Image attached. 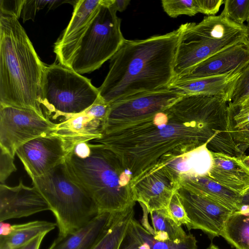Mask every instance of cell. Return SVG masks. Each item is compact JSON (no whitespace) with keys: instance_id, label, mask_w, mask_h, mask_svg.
I'll return each mask as SVG.
<instances>
[{"instance_id":"cell-31","label":"cell","mask_w":249,"mask_h":249,"mask_svg":"<svg viewBox=\"0 0 249 249\" xmlns=\"http://www.w3.org/2000/svg\"><path fill=\"white\" fill-rule=\"evenodd\" d=\"M249 97V63L242 71L236 81L232 94L229 107L232 109L237 108Z\"/></svg>"},{"instance_id":"cell-13","label":"cell","mask_w":249,"mask_h":249,"mask_svg":"<svg viewBox=\"0 0 249 249\" xmlns=\"http://www.w3.org/2000/svg\"><path fill=\"white\" fill-rule=\"evenodd\" d=\"M109 107V104L98 96L85 111L57 123L53 133L72 146L79 142H89L100 138Z\"/></svg>"},{"instance_id":"cell-24","label":"cell","mask_w":249,"mask_h":249,"mask_svg":"<svg viewBox=\"0 0 249 249\" xmlns=\"http://www.w3.org/2000/svg\"><path fill=\"white\" fill-rule=\"evenodd\" d=\"M221 236L236 249H249V208L233 212Z\"/></svg>"},{"instance_id":"cell-27","label":"cell","mask_w":249,"mask_h":249,"mask_svg":"<svg viewBox=\"0 0 249 249\" xmlns=\"http://www.w3.org/2000/svg\"><path fill=\"white\" fill-rule=\"evenodd\" d=\"M134 206L117 213L102 237L92 249H119L131 220L134 218Z\"/></svg>"},{"instance_id":"cell-7","label":"cell","mask_w":249,"mask_h":249,"mask_svg":"<svg viewBox=\"0 0 249 249\" xmlns=\"http://www.w3.org/2000/svg\"><path fill=\"white\" fill-rule=\"evenodd\" d=\"M181 25L174 65L175 79L217 53L247 40L246 25L231 21L223 12L205 17L198 23Z\"/></svg>"},{"instance_id":"cell-9","label":"cell","mask_w":249,"mask_h":249,"mask_svg":"<svg viewBox=\"0 0 249 249\" xmlns=\"http://www.w3.org/2000/svg\"><path fill=\"white\" fill-rule=\"evenodd\" d=\"M56 125L33 109L0 105V148L15 157L20 146L53 132Z\"/></svg>"},{"instance_id":"cell-37","label":"cell","mask_w":249,"mask_h":249,"mask_svg":"<svg viewBox=\"0 0 249 249\" xmlns=\"http://www.w3.org/2000/svg\"><path fill=\"white\" fill-rule=\"evenodd\" d=\"M71 152L76 156L84 158L89 155L90 147L89 142H82L75 144Z\"/></svg>"},{"instance_id":"cell-35","label":"cell","mask_w":249,"mask_h":249,"mask_svg":"<svg viewBox=\"0 0 249 249\" xmlns=\"http://www.w3.org/2000/svg\"><path fill=\"white\" fill-rule=\"evenodd\" d=\"M49 0H25L21 13L23 22L31 19L34 20L37 10L48 6Z\"/></svg>"},{"instance_id":"cell-41","label":"cell","mask_w":249,"mask_h":249,"mask_svg":"<svg viewBox=\"0 0 249 249\" xmlns=\"http://www.w3.org/2000/svg\"><path fill=\"white\" fill-rule=\"evenodd\" d=\"M12 225L4 222H0V237L6 236L9 235L11 231Z\"/></svg>"},{"instance_id":"cell-8","label":"cell","mask_w":249,"mask_h":249,"mask_svg":"<svg viewBox=\"0 0 249 249\" xmlns=\"http://www.w3.org/2000/svg\"><path fill=\"white\" fill-rule=\"evenodd\" d=\"M99 94L89 79L61 63L44 66L38 103L50 120L63 121L85 111Z\"/></svg>"},{"instance_id":"cell-20","label":"cell","mask_w":249,"mask_h":249,"mask_svg":"<svg viewBox=\"0 0 249 249\" xmlns=\"http://www.w3.org/2000/svg\"><path fill=\"white\" fill-rule=\"evenodd\" d=\"M117 213H99L80 229L55 239L48 249H92L110 225Z\"/></svg>"},{"instance_id":"cell-34","label":"cell","mask_w":249,"mask_h":249,"mask_svg":"<svg viewBox=\"0 0 249 249\" xmlns=\"http://www.w3.org/2000/svg\"><path fill=\"white\" fill-rule=\"evenodd\" d=\"M25 0H0V14L14 16L18 18L21 15Z\"/></svg>"},{"instance_id":"cell-38","label":"cell","mask_w":249,"mask_h":249,"mask_svg":"<svg viewBox=\"0 0 249 249\" xmlns=\"http://www.w3.org/2000/svg\"><path fill=\"white\" fill-rule=\"evenodd\" d=\"M119 249H139L134 237L128 228Z\"/></svg>"},{"instance_id":"cell-3","label":"cell","mask_w":249,"mask_h":249,"mask_svg":"<svg viewBox=\"0 0 249 249\" xmlns=\"http://www.w3.org/2000/svg\"><path fill=\"white\" fill-rule=\"evenodd\" d=\"M44 66L18 18L0 14V105L44 115L38 101Z\"/></svg>"},{"instance_id":"cell-43","label":"cell","mask_w":249,"mask_h":249,"mask_svg":"<svg viewBox=\"0 0 249 249\" xmlns=\"http://www.w3.org/2000/svg\"><path fill=\"white\" fill-rule=\"evenodd\" d=\"M240 208H249V189L241 196Z\"/></svg>"},{"instance_id":"cell-4","label":"cell","mask_w":249,"mask_h":249,"mask_svg":"<svg viewBox=\"0 0 249 249\" xmlns=\"http://www.w3.org/2000/svg\"><path fill=\"white\" fill-rule=\"evenodd\" d=\"M90 152L84 158L71 151L65 163L75 179L96 203L99 213H120L134 206L132 176L111 151L89 142Z\"/></svg>"},{"instance_id":"cell-28","label":"cell","mask_w":249,"mask_h":249,"mask_svg":"<svg viewBox=\"0 0 249 249\" xmlns=\"http://www.w3.org/2000/svg\"><path fill=\"white\" fill-rule=\"evenodd\" d=\"M233 111L231 134L234 142L244 154L249 149V114Z\"/></svg>"},{"instance_id":"cell-45","label":"cell","mask_w":249,"mask_h":249,"mask_svg":"<svg viewBox=\"0 0 249 249\" xmlns=\"http://www.w3.org/2000/svg\"><path fill=\"white\" fill-rule=\"evenodd\" d=\"M247 29V41L249 43V18L247 21V24L246 25Z\"/></svg>"},{"instance_id":"cell-40","label":"cell","mask_w":249,"mask_h":249,"mask_svg":"<svg viewBox=\"0 0 249 249\" xmlns=\"http://www.w3.org/2000/svg\"><path fill=\"white\" fill-rule=\"evenodd\" d=\"M130 2L129 0H113V6L116 11L123 12L126 8Z\"/></svg>"},{"instance_id":"cell-17","label":"cell","mask_w":249,"mask_h":249,"mask_svg":"<svg viewBox=\"0 0 249 249\" xmlns=\"http://www.w3.org/2000/svg\"><path fill=\"white\" fill-rule=\"evenodd\" d=\"M136 201L143 205L149 213L168 209L178 188L169 177L160 169L147 172L132 185Z\"/></svg>"},{"instance_id":"cell-10","label":"cell","mask_w":249,"mask_h":249,"mask_svg":"<svg viewBox=\"0 0 249 249\" xmlns=\"http://www.w3.org/2000/svg\"><path fill=\"white\" fill-rule=\"evenodd\" d=\"M184 95L180 91L167 88L112 102L109 104L103 130L112 125L144 118L163 110Z\"/></svg>"},{"instance_id":"cell-14","label":"cell","mask_w":249,"mask_h":249,"mask_svg":"<svg viewBox=\"0 0 249 249\" xmlns=\"http://www.w3.org/2000/svg\"><path fill=\"white\" fill-rule=\"evenodd\" d=\"M48 210L47 201L35 186H26L22 180L15 187L0 184V222Z\"/></svg>"},{"instance_id":"cell-44","label":"cell","mask_w":249,"mask_h":249,"mask_svg":"<svg viewBox=\"0 0 249 249\" xmlns=\"http://www.w3.org/2000/svg\"><path fill=\"white\" fill-rule=\"evenodd\" d=\"M239 158L243 164L249 170V155L245 154Z\"/></svg>"},{"instance_id":"cell-1","label":"cell","mask_w":249,"mask_h":249,"mask_svg":"<svg viewBox=\"0 0 249 249\" xmlns=\"http://www.w3.org/2000/svg\"><path fill=\"white\" fill-rule=\"evenodd\" d=\"M231 116L222 98L184 95L163 110L107 127L90 142L117 156L131 174L132 186L163 155L194 150L230 131Z\"/></svg>"},{"instance_id":"cell-21","label":"cell","mask_w":249,"mask_h":249,"mask_svg":"<svg viewBox=\"0 0 249 249\" xmlns=\"http://www.w3.org/2000/svg\"><path fill=\"white\" fill-rule=\"evenodd\" d=\"M179 187L213 200L233 212L241 209V196L220 185L206 174L181 177Z\"/></svg>"},{"instance_id":"cell-33","label":"cell","mask_w":249,"mask_h":249,"mask_svg":"<svg viewBox=\"0 0 249 249\" xmlns=\"http://www.w3.org/2000/svg\"><path fill=\"white\" fill-rule=\"evenodd\" d=\"M0 182L4 184L10 175L17 170L14 164V157L3 149L0 148Z\"/></svg>"},{"instance_id":"cell-39","label":"cell","mask_w":249,"mask_h":249,"mask_svg":"<svg viewBox=\"0 0 249 249\" xmlns=\"http://www.w3.org/2000/svg\"><path fill=\"white\" fill-rule=\"evenodd\" d=\"M46 234H42L36 236L28 242L15 249H39L43 239Z\"/></svg>"},{"instance_id":"cell-5","label":"cell","mask_w":249,"mask_h":249,"mask_svg":"<svg viewBox=\"0 0 249 249\" xmlns=\"http://www.w3.org/2000/svg\"><path fill=\"white\" fill-rule=\"evenodd\" d=\"M113 0H102L87 25L71 40L54 45L59 63L82 74L110 60L125 39Z\"/></svg>"},{"instance_id":"cell-46","label":"cell","mask_w":249,"mask_h":249,"mask_svg":"<svg viewBox=\"0 0 249 249\" xmlns=\"http://www.w3.org/2000/svg\"><path fill=\"white\" fill-rule=\"evenodd\" d=\"M207 249H219L218 247L211 243Z\"/></svg>"},{"instance_id":"cell-12","label":"cell","mask_w":249,"mask_h":249,"mask_svg":"<svg viewBox=\"0 0 249 249\" xmlns=\"http://www.w3.org/2000/svg\"><path fill=\"white\" fill-rule=\"evenodd\" d=\"M177 191L190 220L187 229L200 230L211 238L221 236L227 220L233 212L183 187H179Z\"/></svg>"},{"instance_id":"cell-22","label":"cell","mask_w":249,"mask_h":249,"mask_svg":"<svg viewBox=\"0 0 249 249\" xmlns=\"http://www.w3.org/2000/svg\"><path fill=\"white\" fill-rule=\"evenodd\" d=\"M56 226V223L44 220L12 225L10 233L0 237V249H15L38 235L47 234Z\"/></svg>"},{"instance_id":"cell-15","label":"cell","mask_w":249,"mask_h":249,"mask_svg":"<svg viewBox=\"0 0 249 249\" xmlns=\"http://www.w3.org/2000/svg\"><path fill=\"white\" fill-rule=\"evenodd\" d=\"M249 63V43L247 40L211 56L173 81L241 72Z\"/></svg>"},{"instance_id":"cell-26","label":"cell","mask_w":249,"mask_h":249,"mask_svg":"<svg viewBox=\"0 0 249 249\" xmlns=\"http://www.w3.org/2000/svg\"><path fill=\"white\" fill-rule=\"evenodd\" d=\"M154 238L159 241H171L179 244L185 241L187 234L181 226H179L171 217L168 209H160L150 213Z\"/></svg>"},{"instance_id":"cell-30","label":"cell","mask_w":249,"mask_h":249,"mask_svg":"<svg viewBox=\"0 0 249 249\" xmlns=\"http://www.w3.org/2000/svg\"><path fill=\"white\" fill-rule=\"evenodd\" d=\"M223 12L231 21L243 25L249 18V0H224Z\"/></svg>"},{"instance_id":"cell-36","label":"cell","mask_w":249,"mask_h":249,"mask_svg":"<svg viewBox=\"0 0 249 249\" xmlns=\"http://www.w3.org/2000/svg\"><path fill=\"white\" fill-rule=\"evenodd\" d=\"M199 13L210 16H214L219 11L223 0H197Z\"/></svg>"},{"instance_id":"cell-2","label":"cell","mask_w":249,"mask_h":249,"mask_svg":"<svg viewBox=\"0 0 249 249\" xmlns=\"http://www.w3.org/2000/svg\"><path fill=\"white\" fill-rule=\"evenodd\" d=\"M181 25L167 34L127 40L110 59L99 96L110 104L137 94L168 88L175 78L174 61Z\"/></svg>"},{"instance_id":"cell-32","label":"cell","mask_w":249,"mask_h":249,"mask_svg":"<svg viewBox=\"0 0 249 249\" xmlns=\"http://www.w3.org/2000/svg\"><path fill=\"white\" fill-rule=\"evenodd\" d=\"M168 211L172 218L179 226L185 225L186 227L189 224V218L177 191L171 199Z\"/></svg>"},{"instance_id":"cell-23","label":"cell","mask_w":249,"mask_h":249,"mask_svg":"<svg viewBox=\"0 0 249 249\" xmlns=\"http://www.w3.org/2000/svg\"><path fill=\"white\" fill-rule=\"evenodd\" d=\"M102 0H79L74 3L71 18L54 45H61L74 38L89 22Z\"/></svg>"},{"instance_id":"cell-18","label":"cell","mask_w":249,"mask_h":249,"mask_svg":"<svg viewBox=\"0 0 249 249\" xmlns=\"http://www.w3.org/2000/svg\"><path fill=\"white\" fill-rule=\"evenodd\" d=\"M210 153L211 163L206 174L220 185L242 196L249 189V170L239 158Z\"/></svg>"},{"instance_id":"cell-29","label":"cell","mask_w":249,"mask_h":249,"mask_svg":"<svg viewBox=\"0 0 249 249\" xmlns=\"http://www.w3.org/2000/svg\"><path fill=\"white\" fill-rule=\"evenodd\" d=\"M161 3L164 12L171 18L182 15L193 16L199 13L197 0H163Z\"/></svg>"},{"instance_id":"cell-25","label":"cell","mask_w":249,"mask_h":249,"mask_svg":"<svg viewBox=\"0 0 249 249\" xmlns=\"http://www.w3.org/2000/svg\"><path fill=\"white\" fill-rule=\"evenodd\" d=\"M128 230L134 237L139 249H197V241L192 234L185 241L179 244L159 241L134 218L131 220Z\"/></svg>"},{"instance_id":"cell-16","label":"cell","mask_w":249,"mask_h":249,"mask_svg":"<svg viewBox=\"0 0 249 249\" xmlns=\"http://www.w3.org/2000/svg\"><path fill=\"white\" fill-rule=\"evenodd\" d=\"M206 144L188 152L168 153L161 156L150 170H162L178 188L181 177L207 173L211 166V157Z\"/></svg>"},{"instance_id":"cell-6","label":"cell","mask_w":249,"mask_h":249,"mask_svg":"<svg viewBox=\"0 0 249 249\" xmlns=\"http://www.w3.org/2000/svg\"><path fill=\"white\" fill-rule=\"evenodd\" d=\"M32 183L55 217L58 237L80 229L99 213L94 201L71 175L65 161L32 179Z\"/></svg>"},{"instance_id":"cell-42","label":"cell","mask_w":249,"mask_h":249,"mask_svg":"<svg viewBox=\"0 0 249 249\" xmlns=\"http://www.w3.org/2000/svg\"><path fill=\"white\" fill-rule=\"evenodd\" d=\"M234 110L239 113L249 114V97H248L237 108Z\"/></svg>"},{"instance_id":"cell-11","label":"cell","mask_w":249,"mask_h":249,"mask_svg":"<svg viewBox=\"0 0 249 249\" xmlns=\"http://www.w3.org/2000/svg\"><path fill=\"white\" fill-rule=\"evenodd\" d=\"M73 148L53 132L22 145L17 149L16 154L33 179L45 175L64 162Z\"/></svg>"},{"instance_id":"cell-19","label":"cell","mask_w":249,"mask_h":249,"mask_svg":"<svg viewBox=\"0 0 249 249\" xmlns=\"http://www.w3.org/2000/svg\"><path fill=\"white\" fill-rule=\"evenodd\" d=\"M240 74L232 72L186 81H173L168 88L180 91L185 95L218 97L229 103Z\"/></svg>"}]
</instances>
